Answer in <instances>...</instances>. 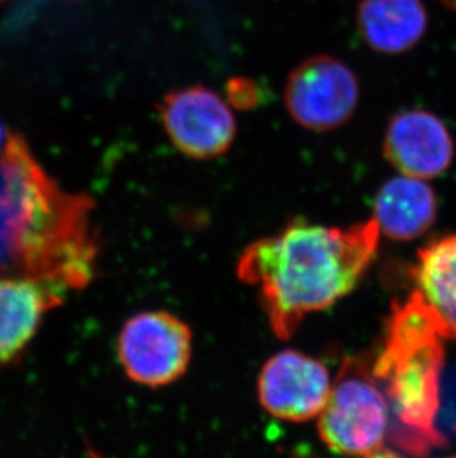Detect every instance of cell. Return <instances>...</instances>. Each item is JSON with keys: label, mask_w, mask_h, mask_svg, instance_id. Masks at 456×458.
Returning <instances> with one entry per match:
<instances>
[{"label": "cell", "mask_w": 456, "mask_h": 458, "mask_svg": "<svg viewBox=\"0 0 456 458\" xmlns=\"http://www.w3.org/2000/svg\"><path fill=\"white\" fill-rule=\"evenodd\" d=\"M92 200L65 191L26 141L9 134L0 153V276L82 290L98 259Z\"/></svg>", "instance_id": "1"}, {"label": "cell", "mask_w": 456, "mask_h": 458, "mask_svg": "<svg viewBox=\"0 0 456 458\" xmlns=\"http://www.w3.org/2000/svg\"><path fill=\"white\" fill-rule=\"evenodd\" d=\"M376 221L345 229L297 220L241 252L237 276L258 291L275 337L289 340L307 315L350 294L378 248Z\"/></svg>", "instance_id": "2"}, {"label": "cell", "mask_w": 456, "mask_h": 458, "mask_svg": "<svg viewBox=\"0 0 456 458\" xmlns=\"http://www.w3.org/2000/svg\"><path fill=\"white\" fill-rule=\"evenodd\" d=\"M443 337L435 313L418 291L396 303L372 374L390 407V441L417 458L448 445L435 428L440 410Z\"/></svg>", "instance_id": "3"}, {"label": "cell", "mask_w": 456, "mask_h": 458, "mask_svg": "<svg viewBox=\"0 0 456 458\" xmlns=\"http://www.w3.org/2000/svg\"><path fill=\"white\" fill-rule=\"evenodd\" d=\"M323 444L338 455L356 458L381 450L390 428L383 386L358 360H347L317 417Z\"/></svg>", "instance_id": "4"}, {"label": "cell", "mask_w": 456, "mask_h": 458, "mask_svg": "<svg viewBox=\"0 0 456 458\" xmlns=\"http://www.w3.org/2000/svg\"><path fill=\"white\" fill-rule=\"evenodd\" d=\"M117 355L126 376L138 385H173L190 367L191 329L169 311H141L122 327Z\"/></svg>", "instance_id": "5"}, {"label": "cell", "mask_w": 456, "mask_h": 458, "mask_svg": "<svg viewBox=\"0 0 456 458\" xmlns=\"http://www.w3.org/2000/svg\"><path fill=\"white\" fill-rule=\"evenodd\" d=\"M358 78L334 56H313L289 74L284 104L298 125L310 131H331L344 125L358 107Z\"/></svg>", "instance_id": "6"}, {"label": "cell", "mask_w": 456, "mask_h": 458, "mask_svg": "<svg viewBox=\"0 0 456 458\" xmlns=\"http://www.w3.org/2000/svg\"><path fill=\"white\" fill-rule=\"evenodd\" d=\"M160 119L171 143L193 159L224 155L236 137L232 108L202 85L169 92L160 103Z\"/></svg>", "instance_id": "7"}, {"label": "cell", "mask_w": 456, "mask_h": 458, "mask_svg": "<svg viewBox=\"0 0 456 458\" xmlns=\"http://www.w3.org/2000/svg\"><path fill=\"white\" fill-rule=\"evenodd\" d=\"M331 390V376L325 363L301 352H280L268 359L258 378L259 403L264 410L291 423L317 419Z\"/></svg>", "instance_id": "8"}, {"label": "cell", "mask_w": 456, "mask_h": 458, "mask_svg": "<svg viewBox=\"0 0 456 458\" xmlns=\"http://www.w3.org/2000/svg\"><path fill=\"white\" fill-rule=\"evenodd\" d=\"M383 150L401 175L419 180L446 173L455 155L448 128L426 110H408L393 117L384 135Z\"/></svg>", "instance_id": "9"}, {"label": "cell", "mask_w": 456, "mask_h": 458, "mask_svg": "<svg viewBox=\"0 0 456 458\" xmlns=\"http://www.w3.org/2000/svg\"><path fill=\"white\" fill-rule=\"evenodd\" d=\"M64 291L30 277L0 276V363L30 342L44 316L63 303Z\"/></svg>", "instance_id": "10"}, {"label": "cell", "mask_w": 456, "mask_h": 458, "mask_svg": "<svg viewBox=\"0 0 456 458\" xmlns=\"http://www.w3.org/2000/svg\"><path fill=\"white\" fill-rule=\"evenodd\" d=\"M359 31L370 48L381 54H403L426 35L428 15L422 0H362Z\"/></svg>", "instance_id": "11"}, {"label": "cell", "mask_w": 456, "mask_h": 458, "mask_svg": "<svg viewBox=\"0 0 456 458\" xmlns=\"http://www.w3.org/2000/svg\"><path fill=\"white\" fill-rule=\"evenodd\" d=\"M374 208L379 232L396 241H410L435 223L437 200L426 180L401 175L379 189Z\"/></svg>", "instance_id": "12"}, {"label": "cell", "mask_w": 456, "mask_h": 458, "mask_svg": "<svg viewBox=\"0 0 456 458\" xmlns=\"http://www.w3.org/2000/svg\"><path fill=\"white\" fill-rule=\"evenodd\" d=\"M412 275L443 337L456 342V234L435 239L422 248Z\"/></svg>", "instance_id": "13"}, {"label": "cell", "mask_w": 456, "mask_h": 458, "mask_svg": "<svg viewBox=\"0 0 456 458\" xmlns=\"http://www.w3.org/2000/svg\"><path fill=\"white\" fill-rule=\"evenodd\" d=\"M228 97L239 107H250L258 100V91L254 83L248 82L245 79H236L228 83Z\"/></svg>", "instance_id": "14"}, {"label": "cell", "mask_w": 456, "mask_h": 458, "mask_svg": "<svg viewBox=\"0 0 456 458\" xmlns=\"http://www.w3.org/2000/svg\"><path fill=\"white\" fill-rule=\"evenodd\" d=\"M356 458H403L401 454H397L394 451L390 450H381L376 451L374 454L365 455V457H356Z\"/></svg>", "instance_id": "15"}, {"label": "cell", "mask_w": 456, "mask_h": 458, "mask_svg": "<svg viewBox=\"0 0 456 458\" xmlns=\"http://www.w3.org/2000/svg\"><path fill=\"white\" fill-rule=\"evenodd\" d=\"M8 137L9 135H6V132H4V126L0 123V153L4 150V144L8 141Z\"/></svg>", "instance_id": "16"}, {"label": "cell", "mask_w": 456, "mask_h": 458, "mask_svg": "<svg viewBox=\"0 0 456 458\" xmlns=\"http://www.w3.org/2000/svg\"><path fill=\"white\" fill-rule=\"evenodd\" d=\"M442 2H443L449 9H452V11L456 13V0H442Z\"/></svg>", "instance_id": "17"}, {"label": "cell", "mask_w": 456, "mask_h": 458, "mask_svg": "<svg viewBox=\"0 0 456 458\" xmlns=\"http://www.w3.org/2000/svg\"><path fill=\"white\" fill-rule=\"evenodd\" d=\"M448 458H456V455H452V457H448Z\"/></svg>", "instance_id": "18"}, {"label": "cell", "mask_w": 456, "mask_h": 458, "mask_svg": "<svg viewBox=\"0 0 456 458\" xmlns=\"http://www.w3.org/2000/svg\"><path fill=\"white\" fill-rule=\"evenodd\" d=\"M0 2H2V0H0Z\"/></svg>", "instance_id": "19"}]
</instances>
